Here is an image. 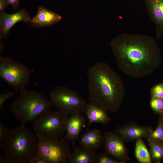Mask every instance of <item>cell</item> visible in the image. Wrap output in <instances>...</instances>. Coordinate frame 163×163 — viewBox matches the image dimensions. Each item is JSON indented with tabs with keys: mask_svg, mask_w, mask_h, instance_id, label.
Masks as SVG:
<instances>
[{
	"mask_svg": "<svg viewBox=\"0 0 163 163\" xmlns=\"http://www.w3.org/2000/svg\"><path fill=\"white\" fill-rule=\"evenodd\" d=\"M110 46L118 68L131 78L150 76L161 60L156 39L147 35L123 33L112 39Z\"/></svg>",
	"mask_w": 163,
	"mask_h": 163,
	"instance_id": "6da1fadb",
	"label": "cell"
},
{
	"mask_svg": "<svg viewBox=\"0 0 163 163\" xmlns=\"http://www.w3.org/2000/svg\"><path fill=\"white\" fill-rule=\"evenodd\" d=\"M87 75L89 102L107 111L117 110L126 91L121 76L104 62H97L91 66Z\"/></svg>",
	"mask_w": 163,
	"mask_h": 163,
	"instance_id": "7a4b0ae2",
	"label": "cell"
},
{
	"mask_svg": "<svg viewBox=\"0 0 163 163\" xmlns=\"http://www.w3.org/2000/svg\"><path fill=\"white\" fill-rule=\"evenodd\" d=\"M25 124L10 130L2 149L10 163H30L37 153L38 140L35 133Z\"/></svg>",
	"mask_w": 163,
	"mask_h": 163,
	"instance_id": "3957f363",
	"label": "cell"
},
{
	"mask_svg": "<svg viewBox=\"0 0 163 163\" xmlns=\"http://www.w3.org/2000/svg\"><path fill=\"white\" fill-rule=\"evenodd\" d=\"M20 91L11 104L10 109L21 123L34 121L52 107L49 99L38 92L26 88Z\"/></svg>",
	"mask_w": 163,
	"mask_h": 163,
	"instance_id": "277c9868",
	"label": "cell"
},
{
	"mask_svg": "<svg viewBox=\"0 0 163 163\" xmlns=\"http://www.w3.org/2000/svg\"><path fill=\"white\" fill-rule=\"evenodd\" d=\"M69 115L58 110L49 109L33 121L36 135L49 139H59L65 134Z\"/></svg>",
	"mask_w": 163,
	"mask_h": 163,
	"instance_id": "5b68a950",
	"label": "cell"
},
{
	"mask_svg": "<svg viewBox=\"0 0 163 163\" xmlns=\"http://www.w3.org/2000/svg\"><path fill=\"white\" fill-rule=\"evenodd\" d=\"M52 107L69 115L85 113L88 103L76 91L68 87L57 86L49 94Z\"/></svg>",
	"mask_w": 163,
	"mask_h": 163,
	"instance_id": "8992f818",
	"label": "cell"
},
{
	"mask_svg": "<svg viewBox=\"0 0 163 163\" xmlns=\"http://www.w3.org/2000/svg\"><path fill=\"white\" fill-rule=\"evenodd\" d=\"M31 71L26 65L8 57H0V77L15 90L26 88Z\"/></svg>",
	"mask_w": 163,
	"mask_h": 163,
	"instance_id": "52a82bcc",
	"label": "cell"
},
{
	"mask_svg": "<svg viewBox=\"0 0 163 163\" xmlns=\"http://www.w3.org/2000/svg\"><path fill=\"white\" fill-rule=\"evenodd\" d=\"M37 136L38 144L37 155L47 163L67 162L71 152L69 144L63 137L59 139H49Z\"/></svg>",
	"mask_w": 163,
	"mask_h": 163,
	"instance_id": "ba28073f",
	"label": "cell"
},
{
	"mask_svg": "<svg viewBox=\"0 0 163 163\" xmlns=\"http://www.w3.org/2000/svg\"><path fill=\"white\" fill-rule=\"evenodd\" d=\"M31 18L28 12L21 9L13 14L0 12V38L6 37L12 28L17 23L23 21L28 24Z\"/></svg>",
	"mask_w": 163,
	"mask_h": 163,
	"instance_id": "9c48e42d",
	"label": "cell"
},
{
	"mask_svg": "<svg viewBox=\"0 0 163 163\" xmlns=\"http://www.w3.org/2000/svg\"><path fill=\"white\" fill-rule=\"evenodd\" d=\"M85 118L81 113L71 114L67 120L66 133L63 137L68 142H71L74 149L76 148V141L85 126Z\"/></svg>",
	"mask_w": 163,
	"mask_h": 163,
	"instance_id": "30bf717a",
	"label": "cell"
},
{
	"mask_svg": "<svg viewBox=\"0 0 163 163\" xmlns=\"http://www.w3.org/2000/svg\"><path fill=\"white\" fill-rule=\"evenodd\" d=\"M149 15L156 26L157 39L163 35V0H143Z\"/></svg>",
	"mask_w": 163,
	"mask_h": 163,
	"instance_id": "8fae6325",
	"label": "cell"
},
{
	"mask_svg": "<svg viewBox=\"0 0 163 163\" xmlns=\"http://www.w3.org/2000/svg\"><path fill=\"white\" fill-rule=\"evenodd\" d=\"M61 15L43 6L38 7L36 15L31 18L28 24L37 28L52 26L60 21Z\"/></svg>",
	"mask_w": 163,
	"mask_h": 163,
	"instance_id": "7c38bea8",
	"label": "cell"
},
{
	"mask_svg": "<svg viewBox=\"0 0 163 163\" xmlns=\"http://www.w3.org/2000/svg\"><path fill=\"white\" fill-rule=\"evenodd\" d=\"M104 148L107 153L116 158L125 157L126 150L123 142L115 133L107 132L104 135Z\"/></svg>",
	"mask_w": 163,
	"mask_h": 163,
	"instance_id": "4fadbf2b",
	"label": "cell"
},
{
	"mask_svg": "<svg viewBox=\"0 0 163 163\" xmlns=\"http://www.w3.org/2000/svg\"><path fill=\"white\" fill-rule=\"evenodd\" d=\"M79 142L81 146L96 151L102 146L104 136L98 129L88 130L81 136Z\"/></svg>",
	"mask_w": 163,
	"mask_h": 163,
	"instance_id": "5bb4252c",
	"label": "cell"
},
{
	"mask_svg": "<svg viewBox=\"0 0 163 163\" xmlns=\"http://www.w3.org/2000/svg\"><path fill=\"white\" fill-rule=\"evenodd\" d=\"M69 156L68 163H95V151L80 146L74 149Z\"/></svg>",
	"mask_w": 163,
	"mask_h": 163,
	"instance_id": "9a60e30c",
	"label": "cell"
},
{
	"mask_svg": "<svg viewBox=\"0 0 163 163\" xmlns=\"http://www.w3.org/2000/svg\"><path fill=\"white\" fill-rule=\"evenodd\" d=\"M106 110L96 104L89 102L88 103L85 113L88 120V128L92 123L106 124L110 120Z\"/></svg>",
	"mask_w": 163,
	"mask_h": 163,
	"instance_id": "2e32d148",
	"label": "cell"
},
{
	"mask_svg": "<svg viewBox=\"0 0 163 163\" xmlns=\"http://www.w3.org/2000/svg\"><path fill=\"white\" fill-rule=\"evenodd\" d=\"M151 132L147 128L132 125L119 129L117 133L123 138L135 139L148 136Z\"/></svg>",
	"mask_w": 163,
	"mask_h": 163,
	"instance_id": "e0dca14e",
	"label": "cell"
},
{
	"mask_svg": "<svg viewBox=\"0 0 163 163\" xmlns=\"http://www.w3.org/2000/svg\"><path fill=\"white\" fill-rule=\"evenodd\" d=\"M136 157L137 160L142 163H150L151 158L149 153L142 140H137L135 150Z\"/></svg>",
	"mask_w": 163,
	"mask_h": 163,
	"instance_id": "ac0fdd59",
	"label": "cell"
},
{
	"mask_svg": "<svg viewBox=\"0 0 163 163\" xmlns=\"http://www.w3.org/2000/svg\"><path fill=\"white\" fill-rule=\"evenodd\" d=\"M150 153L154 160L159 161L163 158V145L160 141L149 139Z\"/></svg>",
	"mask_w": 163,
	"mask_h": 163,
	"instance_id": "d6986e66",
	"label": "cell"
},
{
	"mask_svg": "<svg viewBox=\"0 0 163 163\" xmlns=\"http://www.w3.org/2000/svg\"><path fill=\"white\" fill-rule=\"evenodd\" d=\"M149 139L157 141L163 140V124L160 123L156 129L151 132L149 135Z\"/></svg>",
	"mask_w": 163,
	"mask_h": 163,
	"instance_id": "ffe728a7",
	"label": "cell"
},
{
	"mask_svg": "<svg viewBox=\"0 0 163 163\" xmlns=\"http://www.w3.org/2000/svg\"><path fill=\"white\" fill-rule=\"evenodd\" d=\"M150 106L152 109L157 113L163 111V98L152 97L150 101Z\"/></svg>",
	"mask_w": 163,
	"mask_h": 163,
	"instance_id": "44dd1931",
	"label": "cell"
},
{
	"mask_svg": "<svg viewBox=\"0 0 163 163\" xmlns=\"http://www.w3.org/2000/svg\"><path fill=\"white\" fill-rule=\"evenodd\" d=\"M122 161L116 160L103 153L97 154L95 163H120Z\"/></svg>",
	"mask_w": 163,
	"mask_h": 163,
	"instance_id": "7402d4cb",
	"label": "cell"
},
{
	"mask_svg": "<svg viewBox=\"0 0 163 163\" xmlns=\"http://www.w3.org/2000/svg\"><path fill=\"white\" fill-rule=\"evenodd\" d=\"M10 129L7 128L2 122L0 121V148H2L3 144L6 139Z\"/></svg>",
	"mask_w": 163,
	"mask_h": 163,
	"instance_id": "603a6c76",
	"label": "cell"
},
{
	"mask_svg": "<svg viewBox=\"0 0 163 163\" xmlns=\"http://www.w3.org/2000/svg\"><path fill=\"white\" fill-rule=\"evenodd\" d=\"M152 97L163 98V84L158 85L152 89Z\"/></svg>",
	"mask_w": 163,
	"mask_h": 163,
	"instance_id": "cb8c5ba5",
	"label": "cell"
},
{
	"mask_svg": "<svg viewBox=\"0 0 163 163\" xmlns=\"http://www.w3.org/2000/svg\"><path fill=\"white\" fill-rule=\"evenodd\" d=\"M14 94V92H12L2 93L0 94V110L1 111L3 109L2 106L5 101L13 96Z\"/></svg>",
	"mask_w": 163,
	"mask_h": 163,
	"instance_id": "d4e9b609",
	"label": "cell"
},
{
	"mask_svg": "<svg viewBox=\"0 0 163 163\" xmlns=\"http://www.w3.org/2000/svg\"><path fill=\"white\" fill-rule=\"evenodd\" d=\"M8 5H10L13 9H16L19 7L20 0H6Z\"/></svg>",
	"mask_w": 163,
	"mask_h": 163,
	"instance_id": "484cf974",
	"label": "cell"
},
{
	"mask_svg": "<svg viewBox=\"0 0 163 163\" xmlns=\"http://www.w3.org/2000/svg\"><path fill=\"white\" fill-rule=\"evenodd\" d=\"M30 163H47V162L45 159L37 155L32 159Z\"/></svg>",
	"mask_w": 163,
	"mask_h": 163,
	"instance_id": "4316f807",
	"label": "cell"
},
{
	"mask_svg": "<svg viewBox=\"0 0 163 163\" xmlns=\"http://www.w3.org/2000/svg\"><path fill=\"white\" fill-rule=\"evenodd\" d=\"M8 5L6 0H0V12L5 11Z\"/></svg>",
	"mask_w": 163,
	"mask_h": 163,
	"instance_id": "83f0119b",
	"label": "cell"
},
{
	"mask_svg": "<svg viewBox=\"0 0 163 163\" xmlns=\"http://www.w3.org/2000/svg\"><path fill=\"white\" fill-rule=\"evenodd\" d=\"M0 163H10L9 160L5 157L3 158L2 155H0Z\"/></svg>",
	"mask_w": 163,
	"mask_h": 163,
	"instance_id": "f1b7e54d",
	"label": "cell"
},
{
	"mask_svg": "<svg viewBox=\"0 0 163 163\" xmlns=\"http://www.w3.org/2000/svg\"><path fill=\"white\" fill-rule=\"evenodd\" d=\"M161 141H162V143H162V144L163 145V140H162Z\"/></svg>",
	"mask_w": 163,
	"mask_h": 163,
	"instance_id": "f546056e",
	"label": "cell"
},
{
	"mask_svg": "<svg viewBox=\"0 0 163 163\" xmlns=\"http://www.w3.org/2000/svg\"></svg>",
	"mask_w": 163,
	"mask_h": 163,
	"instance_id": "4dcf8cb0",
	"label": "cell"
}]
</instances>
